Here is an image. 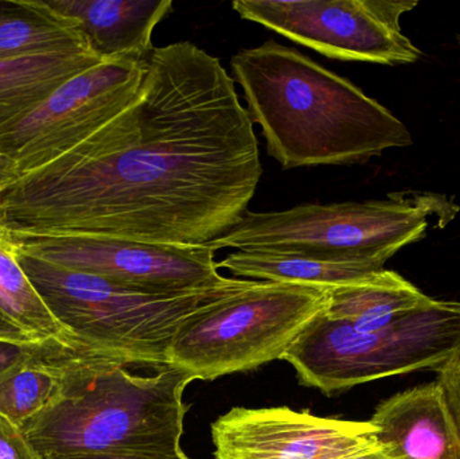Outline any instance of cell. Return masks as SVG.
I'll use <instances>...</instances> for the list:
<instances>
[{"label": "cell", "instance_id": "cell-1", "mask_svg": "<svg viewBox=\"0 0 460 459\" xmlns=\"http://www.w3.org/2000/svg\"><path fill=\"white\" fill-rule=\"evenodd\" d=\"M131 104L0 194L16 242L199 247L240 223L262 177L234 80L191 42L154 48Z\"/></svg>", "mask_w": 460, "mask_h": 459}, {"label": "cell", "instance_id": "cell-2", "mask_svg": "<svg viewBox=\"0 0 460 459\" xmlns=\"http://www.w3.org/2000/svg\"><path fill=\"white\" fill-rule=\"evenodd\" d=\"M230 69L281 169L365 163L412 145L388 108L296 49L270 40L238 51Z\"/></svg>", "mask_w": 460, "mask_h": 459}, {"label": "cell", "instance_id": "cell-3", "mask_svg": "<svg viewBox=\"0 0 460 459\" xmlns=\"http://www.w3.org/2000/svg\"><path fill=\"white\" fill-rule=\"evenodd\" d=\"M127 366L89 350L73 360L50 404L22 428L40 457H186L183 393L193 377L170 366L137 376Z\"/></svg>", "mask_w": 460, "mask_h": 459}, {"label": "cell", "instance_id": "cell-4", "mask_svg": "<svg viewBox=\"0 0 460 459\" xmlns=\"http://www.w3.org/2000/svg\"><path fill=\"white\" fill-rule=\"evenodd\" d=\"M22 267L78 347L126 366H169L181 329L251 287L233 279L185 293H153L22 255Z\"/></svg>", "mask_w": 460, "mask_h": 459}, {"label": "cell", "instance_id": "cell-5", "mask_svg": "<svg viewBox=\"0 0 460 459\" xmlns=\"http://www.w3.org/2000/svg\"><path fill=\"white\" fill-rule=\"evenodd\" d=\"M459 207L442 194L394 193L386 199L305 204L281 212H246L240 223L208 243L213 251L305 253L385 266L400 250L443 228Z\"/></svg>", "mask_w": 460, "mask_h": 459}, {"label": "cell", "instance_id": "cell-6", "mask_svg": "<svg viewBox=\"0 0 460 459\" xmlns=\"http://www.w3.org/2000/svg\"><path fill=\"white\" fill-rule=\"evenodd\" d=\"M460 357V302L438 301L376 331L322 312L281 360L305 387L334 395L385 377L442 371Z\"/></svg>", "mask_w": 460, "mask_h": 459}, {"label": "cell", "instance_id": "cell-7", "mask_svg": "<svg viewBox=\"0 0 460 459\" xmlns=\"http://www.w3.org/2000/svg\"><path fill=\"white\" fill-rule=\"evenodd\" d=\"M326 301V288L256 280L189 321L172 342L169 366L212 382L281 360Z\"/></svg>", "mask_w": 460, "mask_h": 459}, {"label": "cell", "instance_id": "cell-8", "mask_svg": "<svg viewBox=\"0 0 460 459\" xmlns=\"http://www.w3.org/2000/svg\"><path fill=\"white\" fill-rule=\"evenodd\" d=\"M415 0H235L233 10L297 45L340 61L415 64L421 51L400 19Z\"/></svg>", "mask_w": 460, "mask_h": 459}, {"label": "cell", "instance_id": "cell-9", "mask_svg": "<svg viewBox=\"0 0 460 459\" xmlns=\"http://www.w3.org/2000/svg\"><path fill=\"white\" fill-rule=\"evenodd\" d=\"M145 73V59H115L70 78L0 128V153L13 159L19 178L50 163L126 110Z\"/></svg>", "mask_w": 460, "mask_h": 459}, {"label": "cell", "instance_id": "cell-10", "mask_svg": "<svg viewBox=\"0 0 460 459\" xmlns=\"http://www.w3.org/2000/svg\"><path fill=\"white\" fill-rule=\"evenodd\" d=\"M21 253L73 271L153 293H185L224 285L208 245L147 244L119 239L18 242Z\"/></svg>", "mask_w": 460, "mask_h": 459}, {"label": "cell", "instance_id": "cell-11", "mask_svg": "<svg viewBox=\"0 0 460 459\" xmlns=\"http://www.w3.org/2000/svg\"><path fill=\"white\" fill-rule=\"evenodd\" d=\"M376 436L370 422L289 407H234L212 425L216 459H342L376 449Z\"/></svg>", "mask_w": 460, "mask_h": 459}, {"label": "cell", "instance_id": "cell-12", "mask_svg": "<svg viewBox=\"0 0 460 459\" xmlns=\"http://www.w3.org/2000/svg\"><path fill=\"white\" fill-rule=\"evenodd\" d=\"M377 444L397 459H460V436L435 380L383 402L369 420Z\"/></svg>", "mask_w": 460, "mask_h": 459}, {"label": "cell", "instance_id": "cell-13", "mask_svg": "<svg viewBox=\"0 0 460 459\" xmlns=\"http://www.w3.org/2000/svg\"><path fill=\"white\" fill-rule=\"evenodd\" d=\"M77 22L104 61L145 59L155 27L174 10L172 0H48Z\"/></svg>", "mask_w": 460, "mask_h": 459}, {"label": "cell", "instance_id": "cell-14", "mask_svg": "<svg viewBox=\"0 0 460 459\" xmlns=\"http://www.w3.org/2000/svg\"><path fill=\"white\" fill-rule=\"evenodd\" d=\"M324 314L359 331H376L429 307L435 299L384 269L353 285L327 288Z\"/></svg>", "mask_w": 460, "mask_h": 459}, {"label": "cell", "instance_id": "cell-15", "mask_svg": "<svg viewBox=\"0 0 460 459\" xmlns=\"http://www.w3.org/2000/svg\"><path fill=\"white\" fill-rule=\"evenodd\" d=\"M217 266L246 279L296 283L326 290L353 285L384 269L369 261L265 251H235Z\"/></svg>", "mask_w": 460, "mask_h": 459}, {"label": "cell", "instance_id": "cell-16", "mask_svg": "<svg viewBox=\"0 0 460 459\" xmlns=\"http://www.w3.org/2000/svg\"><path fill=\"white\" fill-rule=\"evenodd\" d=\"M83 50L93 49L77 22L48 0H0V59Z\"/></svg>", "mask_w": 460, "mask_h": 459}, {"label": "cell", "instance_id": "cell-17", "mask_svg": "<svg viewBox=\"0 0 460 459\" xmlns=\"http://www.w3.org/2000/svg\"><path fill=\"white\" fill-rule=\"evenodd\" d=\"M21 258L19 243L0 226V329L19 341L78 347L35 290Z\"/></svg>", "mask_w": 460, "mask_h": 459}, {"label": "cell", "instance_id": "cell-18", "mask_svg": "<svg viewBox=\"0 0 460 459\" xmlns=\"http://www.w3.org/2000/svg\"><path fill=\"white\" fill-rule=\"evenodd\" d=\"M104 62L93 50L0 59V128L34 110L62 84Z\"/></svg>", "mask_w": 460, "mask_h": 459}, {"label": "cell", "instance_id": "cell-19", "mask_svg": "<svg viewBox=\"0 0 460 459\" xmlns=\"http://www.w3.org/2000/svg\"><path fill=\"white\" fill-rule=\"evenodd\" d=\"M83 348L58 345L0 380V414L19 428L37 417L58 393Z\"/></svg>", "mask_w": 460, "mask_h": 459}, {"label": "cell", "instance_id": "cell-20", "mask_svg": "<svg viewBox=\"0 0 460 459\" xmlns=\"http://www.w3.org/2000/svg\"><path fill=\"white\" fill-rule=\"evenodd\" d=\"M58 345L66 344L56 341L23 342L0 339V380L18 369L19 366L40 357Z\"/></svg>", "mask_w": 460, "mask_h": 459}, {"label": "cell", "instance_id": "cell-21", "mask_svg": "<svg viewBox=\"0 0 460 459\" xmlns=\"http://www.w3.org/2000/svg\"><path fill=\"white\" fill-rule=\"evenodd\" d=\"M0 459H43L38 455L23 428L0 414Z\"/></svg>", "mask_w": 460, "mask_h": 459}, {"label": "cell", "instance_id": "cell-22", "mask_svg": "<svg viewBox=\"0 0 460 459\" xmlns=\"http://www.w3.org/2000/svg\"><path fill=\"white\" fill-rule=\"evenodd\" d=\"M437 382L442 385L448 409L460 436V357L438 372Z\"/></svg>", "mask_w": 460, "mask_h": 459}, {"label": "cell", "instance_id": "cell-23", "mask_svg": "<svg viewBox=\"0 0 460 459\" xmlns=\"http://www.w3.org/2000/svg\"><path fill=\"white\" fill-rule=\"evenodd\" d=\"M19 180L18 170L13 159L0 153V194Z\"/></svg>", "mask_w": 460, "mask_h": 459}, {"label": "cell", "instance_id": "cell-24", "mask_svg": "<svg viewBox=\"0 0 460 459\" xmlns=\"http://www.w3.org/2000/svg\"><path fill=\"white\" fill-rule=\"evenodd\" d=\"M342 459H397L394 455H389L388 452L383 449L378 445L376 449L369 450V452L361 453V455H351V457Z\"/></svg>", "mask_w": 460, "mask_h": 459}, {"label": "cell", "instance_id": "cell-25", "mask_svg": "<svg viewBox=\"0 0 460 459\" xmlns=\"http://www.w3.org/2000/svg\"><path fill=\"white\" fill-rule=\"evenodd\" d=\"M56 459H135L128 457H120V455H77V457H65V458H56ZM182 459H190L186 455L185 458Z\"/></svg>", "mask_w": 460, "mask_h": 459}, {"label": "cell", "instance_id": "cell-26", "mask_svg": "<svg viewBox=\"0 0 460 459\" xmlns=\"http://www.w3.org/2000/svg\"><path fill=\"white\" fill-rule=\"evenodd\" d=\"M0 339H2V340H13V341H19V340L13 339V336H10V334L5 333V331H2V329H0Z\"/></svg>", "mask_w": 460, "mask_h": 459}]
</instances>
